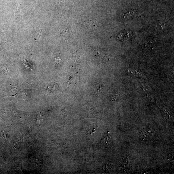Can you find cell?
<instances>
[{"label":"cell","instance_id":"cell-5","mask_svg":"<svg viewBox=\"0 0 174 174\" xmlns=\"http://www.w3.org/2000/svg\"><path fill=\"white\" fill-rule=\"evenodd\" d=\"M165 24L162 22H158L156 25V28L157 29H163V28L164 27Z\"/></svg>","mask_w":174,"mask_h":174},{"label":"cell","instance_id":"cell-2","mask_svg":"<svg viewBox=\"0 0 174 174\" xmlns=\"http://www.w3.org/2000/svg\"><path fill=\"white\" fill-rule=\"evenodd\" d=\"M138 14L135 11H129L123 14V17L126 20H131L137 16Z\"/></svg>","mask_w":174,"mask_h":174},{"label":"cell","instance_id":"cell-6","mask_svg":"<svg viewBox=\"0 0 174 174\" xmlns=\"http://www.w3.org/2000/svg\"><path fill=\"white\" fill-rule=\"evenodd\" d=\"M11 90H12L11 92V94L15 96H17V93H18V90H18L17 88H13Z\"/></svg>","mask_w":174,"mask_h":174},{"label":"cell","instance_id":"cell-4","mask_svg":"<svg viewBox=\"0 0 174 174\" xmlns=\"http://www.w3.org/2000/svg\"><path fill=\"white\" fill-rule=\"evenodd\" d=\"M109 134H107L104 136L102 141H103L104 144L105 145L107 146H109L111 144V140L110 138L109 135Z\"/></svg>","mask_w":174,"mask_h":174},{"label":"cell","instance_id":"cell-7","mask_svg":"<svg viewBox=\"0 0 174 174\" xmlns=\"http://www.w3.org/2000/svg\"><path fill=\"white\" fill-rule=\"evenodd\" d=\"M110 168L111 166L109 164L105 165L104 166V169L106 171L107 170H109V169H110Z\"/></svg>","mask_w":174,"mask_h":174},{"label":"cell","instance_id":"cell-1","mask_svg":"<svg viewBox=\"0 0 174 174\" xmlns=\"http://www.w3.org/2000/svg\"><path fill=\"white\" fill-rule=\"evenodd\" d=\"M154 131L152 129L144 128L140 134V138L143 140H147L153 137Z\"/></svg>","mask_w":174,"mask_h":174},{"label":"cell","instance_id":"cell-3","mask_svg":"<svg viewBox=\"0 0 174 174\" xmlns=\"http://www.w3.org/2000/svg\"><path fill=\"white\" fill-rule=\"evenodd\" d=\"M156 43V40H147L144 43L143 48L145 49H150L154 46Z\"/></svg>","mask_w":174,"mask_h":174}]
</instances>
